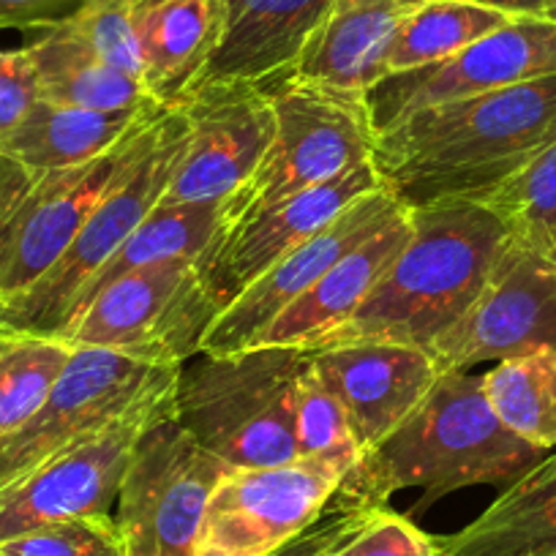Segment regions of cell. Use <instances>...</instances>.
I'll list each match as a JSON object with an SVG mask.
<instances>
[{
    "mask_svg": "<svg viewBox=\"0 0 556 556\" xmlns=\"http://www.w3.org/2000/svg\"><path fill=\"white\" fill-rule=\"evenodd\" d=\"M224 39L194 85L240 79L273 90L295 77L333 0H224Z\"/></svg>",
    "mask_w": 556,
    "mask_h": 556,
    "instance_id": "19",
    "label": "cell"
},
{
    "mask_svg": "<svg viewBox=\"0 0 556 556\" xmlns=\"http://www.w3.org/2000/svg\"><path fill=\"white\" fill-rule=\"evenodd\" d=\"M301 538H303V534H301ZM295 545H298V540H295V543H290V545H287L285 551H278L276 556H292V554H295Z\"/></svg>",
    "mask_w": 556,
    "mask_h": 556,
    "instance_id": "39",
    "label": "cell"
},
{
    "mask_svg": "<svg viewBox=\"0 0 556 556\" xmlns=\"http://www.w3.org/2000/svg\"><path fill=\"white\" fill-rule=\"evenodd\" d=\"M41 101L39 72L25 47L0 50V142L17 131L20 123Z\"/></svg>",
    "mask_w": 556,
    "mask_h": 556,
    "instance_id": "35",
    "label": "cell"
},
{
    "mask_svg": "<svg viewBox=\"0 0 556 556\" xmlns=\"http://www.w3.org/2000/svg\"><path fill=\"white\" fill-rule=\"evenodd\" d=\"M319 556H440V543L384 505L352 507L325 523Z\"/></svg>",
    "mask_w": 556,
    "mask_h": 556,
    "instance_id": "31",
    "label": "cell"
},
{
    "mask_svg": "<svg viewBox=\"0 0 556 556\" xmlns=\"http://www.w3.org/2000/svg\"><path fill=\"white\" fill-rule=\"evenodd\" d=\"M404 202L395 200L388 189H377L361 197L339 213L314 238L298 245L287 256L273 262L256 281H251L240 295L224 306L216 323L202 339L205 355H229L254 346V341L270 328L273 319L312 290L336 260L355 249L361 240L377 232Z\"/></svg>",
    "mask_w": 556,
    "mask_h": 556,
    "instance_id": "16",
    "label": "cell"
},
{
    "mask_svg": "<svg viewBox=\"0 0 556 556\" xmlns=\"http://www.w3.org/2000/svg\"><path fill=\"white\" fill-rule=\"evenodd\" d=\"M83 0H0V30H36L52 28L79 12Z\"/></svg>",
    "mask_w": 556,
    "mask_h": 556,
    "instance_id": "36",
    "label": "cell"
},
{
    "mask_svg": "<svg viewBox=\"0 0 556 556\" xmlns=\"http://www.w3.org/2000/svg\"><path fill=\"white\" fill-rule=\"evenodd\" d=\"M162 368L74 346L68 366L23 429L0 440V491L115 420Z\"/></svg>",
    "mask_w": 556,
    "mask_h": 556,
    "instance_id": "15",
    "label": "cell"
},
{
    "mask_svg": "<svg viewBox=\"0 0 556 556\" xmlns=\"http://www.w3.org/2000/svg\"><path fill=\"white\" fill-rule=\"evenodd\" d=\"M505 23H510V17L475 0H426L395 30L384 52L382 77L447 61Z\"/></svg>",
    "mask_w": 556,
    "mask_h": 556,
    "instance_id": "27",
    "label": "cell"
},
{
    "mask_svg": "<svg viewBox=\"0 0 556 556\" xmlns=\"http://www.w3.org/2000/svg\"><path fill=\"white\" fill-rule=\"evenodd\" d=\"M0 556H7V554H0Z\"/></svg>",
    "mask_w": 556,
    "mask_h": 556,
    "instance_id": "41",
    "label": "cell"
},
{
    "mask_svg": "<svg viewBox=\"0 0 556 556\" xmlns=\"http://www.w3.org/2000/svg\"><path fill=\"white\" fill-rule=\"evenodd\" d=\"M409 235V207L401 205L377 232L361 240L341 260H336L312 290L303 292L292 306L278 314L270 328L254 341V346L312 350L323 336L333 333L361 308V303L371 295L395 256L404 251Z\"/></svg>",
    "mask_w": 556,
    "mask_h": 556,
    "instance_id": "20",
    "label": "cell"
},
{
    "mask_svg": "<svg viewBox=\"0 0 556 556\" xmlns=\"http://www.w3.org/2000/svg\"><path fill=\"white\" fill-rule=\"evenodd\" d=\"M412 235L371 295L312 350L336 344H404L429 350L472 308L507 245L500 218L475 200L409 207Z\"/></svg>",
    "mask_w": 556,
    "mask_h": 556,
    "instance_id": "3",
    "label": "cell"
},
{
    "mask_svg": "<svg viewBox=\"0 0 556 556\" xmlns=\"http://www.w3.org/2000/svg\"><path fill=\"white\" fill-rule=\"evenodd\" d=\"M267 93L276 110V137L243 191L227 200L224 235L287 197L330 184L374 162L377 128L366 93L301 79H290Z\"/></svg>",
    "mask_w": 556,
    "mask_h": 556,
    "instance_id": "7",
    "label": "cell"
},
{
    "mask_svg": "<svg viewBox=\"0 0 556 556\" xmlns=\"http://www.w3.org/2000/svg\"><path fill=\"white\" fill-rule=\"evenodd\" d=\"M178 374L180 368H162L104 429L0 491V543L52 521L110 516L142 434L175 417Z\"/></svg>",
    "mask_w": 556,
    "mask_h": 556,
    "instance_id": "8",
    "label": "cell"
},
{
    "mask_svg": "<svg viewBox=\"0 0 556 556\" xmlns=\"http://www.w3.org/2000/svg\"><path fill=\"white\" fill-rule=\"evenodd\" d=\"M186 137L189 123L180 106H169L139 134L61 260L28 290L0 301V336L58 339L66 330L74 303L93 273L159 205L184 153Z\"/></svg>",
    "mask_w": 556,
    "mask_h": 556,
    "instance_id": "5",
    "label": "cell"
},
{
    "mask_svg": "<svg viewBox=\"0 0 556 556\" xmlns=\"http://www.w3.org/2000/svg\"><path fill=\"white\" fill-rule=\"evenodd\" d=\"M556 139V74L426 106L377 134L374 167L406 207L475 200Z\"/></svg>",
    "mask_w": 556,
    "mask_h": 556,
    "instance_id": "1",
    "label": "cell"
},
{
    "mask_svg": "<svg viewBox=\"0 0 556 556\" xmlns=\"http://www.w3.org/2000/svg\"><path fill=\"white\" fill-rule=\"evenodd\" d=\"M377 189H382V178L374 162H368L355 173L287 197L235 224L205 262V270L218 295L227 303L232 301L273 262L295 251L319 229L328 227L344 207Z\"/></svg>",
    "mask_w": 556,
    "mask_h": 556,
    "instance_id": "18",
    "label": "cell"
},
{
    "mask_svg": "<svg viewBox=\"0 0 556 556\" xmlns=\"http://www.w3.org/2000/svg\"><path fill=\"white\" fill-rule=\"evenodd\" d=\"M480 202L513 245L556 267V139Z\"/></svg>",
    "mask_w": 556,
    "mask_h": 556,
    "instance_id": "29",
    "label": "cell"
},
{
    "mask_svg": "<svg viewBox=\"0 0 556 556\" xmlns=\"http://www.w3.org/2000/svg\"><path fill=\"white\" fill-rule=\"evenodd\" d=\"M545 20H554V23H556V3L548 9V12H545Z\"/></svg>",
    "mask_w": 556,
    "mask_h": 556,
    "instance_id": "40",
    "label": "cell"
},
{
    "mask_svg": "<svg viewBox=\"0 0 556 556\" xmlns=\"http://www.w3.org/2000/svg\"><path fill=\"white\" fill-rule=\"evenodd\" d=\"M167 110L169 106L96 112L41 99L17 131L0 142V159L28 175L79 167L115 151Z\"/></svg>",
    "mask_w": 556,
    "mask_h": 556,
    "instance_id": "23",
    "label": "cell"
},
{
    "mask_svg": "<svg viewBox=\"0 0 556 556\" xmlns=\"http://www.w3.org/2000/svg\"><path fill=\"white\" fill-rule=\"evenodd\" d=\"M142 131L93 162L45 175L0 159V301L28 290L61 260Z\"/></svg>",
    "mask_w": 556,
    "mask_h": 556,
    "instance_id": "11",
    "label": "cell"
},
{
    "mask_svg": "<svg viewBox=\"0 0 556 556\" xmlns=\"http://www.w3.org/2000/svg\"><path fill=\"white\" fill-rule=\"evenodd\" d=\"M483 390L502 424L538 451L556 447V352L507 357L483 374Z\"/></svg>",
    "mask_w": 556,
    "mask_h": 556,
    "instance_id": "28",
    "label": "cell"
},
{
    "mask_svg": "<svg viewBox=\"0 0 556 556\" xmlns=\"http://www.w3.org/2000/svg\"><path fill=\"white\" fill-rule=\"evenodd\" d=\"M540 350L556 352V267L507 240L472 308L426 352L440 371H469Z\"/></svg>",
    "mask_w": 556,
    "mask_h": 556,
    "instance_id": "14",
    "label": "cell"
},
{
    "mask_svg": "<svg viewBox=\"0 0 556 556\" xmlns=\"http://www.w3.org/2000/svg\"><path fill=\"white\" fill-rule=\"evenodd\" d=\"M74 346L52 336H0V440L39 412Z\"/></svg>",
    "mask_w": 556,
    "mask_h": 556,
    "instance_id": "30",
    "label": "cell"
},
{
    "mask_svg": "<svg viewBox=\"0 0 556 556\" xmlns=\"http://www.w3.org/2000/svg\"><path fill=\"white\" fill-rule=\"evenodd\" d=\"M292 426H295L298 456H336V453H361L355 434H352L350 417L339 395L325 384L317 368L312 366L306 352V366L298 377L295 409H292Z\"/></svg>",
    "mask_w": 556,
    "mask_h": 556,
    "instance_id": "32",
    "label": "cell"
},
{
    "mask_svg": "<svg viewBox=\"0 0 556 556\" xmlns=\"http://www.w3.org/2000/svg\"><path fill=\"white\" fill-rule=\"evenodd\" d=\"M480 7H489L494 12H502L505 17H545L556 0H475Z\"/></svg>",
    "mask_w": 556,
    "mask_h": 556,
    "instance_id": "37",
    "label": "cell"
},
{
    "mask_svg": "<svg viewBox=\"0 0 556 556\" xmlns=\"http://www.w3.org/2000/svg\"><path fill=\"white\" fill-rule=\"evenodd\" d=\"M306 352L344 404L361 453L393 434L442 374L429 352L404 344L361 341Z\"/></svg>",
    "mask_w": 556,
    "mask_h": 556,
    "instance_id": "17",
    "label": "cell"
},
{
    "mask_svg": "<svg viewBox=\"0 0 556 556\" xmlns=\"http://www.w3.org/2000/svg\"><path fill=\"white\" fill-rule=\"evenodd\" d=\"M424 3L426 0H333L292 79L368 93L382 79L384 52L395 30Z\"/></svg>",
    "mask_w": 556,
    "mask_h": 556,
    "instance_id": "22",
    "label": "cell"
},
{
    "mask_svg": "<svg viewBox=\"0 0 556 556\" xmlns=\"http://www.w3.org/2000/svg\"><path fill=\"white\" fill-rule=\"evenodd\" d=\"M306 366L298 346H249L229 355L200 352L180 366L175 420L232 469L295 462V388Z\"/></svg>",
    "mask_w": 556,
    "mask_h": 556,
    "instance_id": "4",
    "label": "cell"
},
{
    "mask_svg": "<svg viewBox=\"0 0 556 556\" xmlns=\"http://www.w3.org/2000/svg\"><path fill=\"white\" fill-rule=\"evenodd\" d=\"M224 28V0H134L139 79L151 99L162 106H180L216 55Z\"/></svg>",
    "mask_w": 556,
    "mask_h": 556,
    "instance_id": "21",
    "label": "cell"
},
{
    "mask_svg": "<svg viewBox=\"0 0 556 556\" xmlns=\"http://www.w3.org/2000/svg\"><path fill=\"white\" fill-rule=\"evenodd\" d=\"M7 556H128L115 516H79L52 521L0 543Z\"/></svg>",
    "mask_w": 556,
    "mask_h": 556,
    "instance_id": "33",
    "label": "cell"
},
{
    "mask_svg": "<svg viewBox=\"0 0 556 556\" xmlns=\"http://www.w3.org/2000/svg\"><path fill=\"white\" fill-rule=\"evenodd\" d=\"M437 543L440 556H556V453L507 485L469 527Z\"/></svg>",
    "mask_w": 556,
    "mask_h": 556,
    "instance_id": "24",
    "label": "cell"
},
{
    "mask_svg": "<svg viewBox=\"0 0 556 556\" xmlns=\"http://www.w3.org/2000/svg\"><path fill=\"white\" fill-rule=\"evenodd\" d=\"M25 50L39 72L41 99L96 112L162 106L142 83L106 63L68 23L30 34Z\"/></svg>",
    "mask_w": 556,
    "mask_h": 556,
    "instance_id": "25",
    "label": "cell"
},
{
    "mask_svg": "<svg viewBox=\"0 0 556 556\" xmlns=\"http://www.w3.org/2000/svg\"><path fill=\"white\" fill-rule=\"evenodd\" d=\"M545 453L513 434L491 406L483 377L442 371L404 424L361 453L341 480L336 510L384 505L395 491L420 489L415 510L469 485H510Z\"/></svg>",
    "mask_w": 556,
    "mask_h": 556,
    "instance_id": "2",
    "label": "cell"
},
{
    "mask_svg": "<svg viewBox=\"0 0 556 556\" xmlns=\"http://www.w3.org/2000/svg\"><path fill=\"white\" fill-rule=\"evenodd\" d=\"M227 200L191 202V205H156L151 216L139 224L121 249L93 273L74 303L72 319L117 278L164 260H200L202 265L224 235ZM68 319V325H72ZM66 325V328H68Z\"/></svg>",
    "mask_w": 556,
    "mask_h": 556,
    "instance_id": "26",
    "label": "cell"
},
{
    "mask_svg": "<svg viewBox=\"0 0 556 556\" xmlns=\"http://www.w3.org/2000/svg\"><path fill=\"white\" fill-rule=\"evenodd\" d=\"M134 0H83L79 12L66 20L106 63L139 79L137 45L131 34ZM142 83V79H139Z\"/></svg>",
    "mask_w": 556,
    "mask_h": 556,
    "instance_id": "34",
    "label": "cell"
},
{
    "mask_svg": "<svg viewBox=\"0 0 556 556\" xmlns=\"http://www.w3.org/2000/svg\"><path fill=\"white\" fill-rule=\"evenodd\" d=\"M229 472L175 417L151 426L117 494L128 556H194L207 502Z\"/></svg>",
    "mask_w": 556,
    "mask_h": 556,
    "instance_id": "10",
    "label": "cell"
},
{
    "mask_svg": "<svg viewBox=\"0 0 556 556\" xmlns=\"http://www.w3.org/2000/svg\"><path fill=\"white\" fill-rule=\"evenodd\" d=\"M323 540H325V527H312L303 538H298L295 554L292 556H319Z\"/></svg>",
    "mask_w": 556,
    "mask_h": 556,
    "instance_id": "38",
    "label": "cell"
},
{
    "mask_svg": "<svg viewBox=\"0 0 556 556\" xmlns=\"http://www.w3.org/2000/svg\"><path fill=\"white\" fill-rule=\"evenodd\" d=\"M180 112L189 137L159 205L232 200L276 137L270 93L240 79L200 83L180 101Z\"/></svg>",
    "mask_w": 556,
    "mask_h": 556,
    "instance_id": "12",
    "label": "cell"
},
{
    "mask_svg": "<svg viewBox=\"0 0 556 556\" xmlns=\"http://www.w3.org/2000/svg\"><path fill=\"white\" fill-rule=\"evenodd\" d=\"M361 453L232 469L213 491L194 556H276L317 527Z\"/></svg>",
    "mask_w": 556,
    "mask_h": 556,
    "instance_id": "9",
    "label": "cell"
},
{
    "mask_svg": "<svg viewBox=\"0 0 556 556\" xmlns=\"http://www.w3.org/2000/svg\"><path fill=\"white\" fill-rule=\"evenodd\" d=\"M224 306L200 260H164L101 290L58 339L153 368H180L200 355Z\"/></svg>",
    "mask_w": 556,
    "mask_h": 556,
    "instance_id": "6",
    "label": "cell"
},
{
    "mask_svg": "<svg viewBox=\"0 0 556 556\" xmlns=\"http://www.w3.org/2000/svg\"><path fill=\"white\" fill-rule=\"evenodd\" d=\"M551 74H556V23L545 17H516L447 61L382 77L368 90L366 101L379 134L426 106L491 93Z\"/></svg>",
    "mask_w": 556,
    "mask_h": 556,
    "instance_id": "13",
    "label": "cell"
}]
</instances>
